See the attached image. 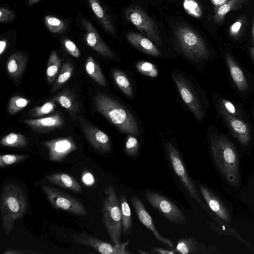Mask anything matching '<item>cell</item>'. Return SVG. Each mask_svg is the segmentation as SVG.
I'll use <instances>...</instances> for the list:
<instances>
[{
  "label": "cell",
  "instance_id": "obj_31",
  "mask_svg": "<svg viewBox=\"0 0 254 254\" xmlns=\"http://www.w3.org/2000/svg\"><path fill=\"white\" fill-rule=\"evenodd\" d=\"M115 81L121 90L127 96L132 97L133 92L129 80L122 71L115 69L113 71Z\"/></svg>",
  "mask_w": 254,
  "mask_h": 254
},
{
  "label": "cell",
  "instance_id": "obj_23",
  "mask_svg": "<svg viewBox=\"0 0 254 254\" xmlns=\"http://www.w3.org/2000/svg\"><path fill=\"white\" fill-rule=\"evenodd\" d=\"M203 247L194 237H187L178 240L175 251L183 254H199Z\"/></svg>",
  "mask_w": 254,
  "mask_h": 254
},
{
  "label": "cell",
  "instance_id": "obj_27",
  "mask_svg": "<svg viewBox=\"0 0 254 254\" xmlns=\"http://www.w3.org/2000/svg\"><path fill=\"white\" fill-rule=\"evenodd\" d=\"M62 66V60L55 51L49 57L46 69V76L49 83H53L57 78Z\"/></svg>",
  "mask_w": 254,
  "mask_h": 254
},
{
  "label": "cell",
  "instance_id": "obj_8",
  "mask_svg": "<svg viewBox=\"0 0 254 254\" xmlns=\"http://www.w3.org/2000/svg\"><path fill=\"white\" fill-rule=\"evenodd\" d=\"M170 161L174 172L182 182L190 196L201 204L202 199L197 189L189 176L181 156L177 148L171 142L166 144Z\"/></svg>",
  "mask_w": 254,
  "mask_h": 254
},
{
  "label": "cell",
  "instance_id": "obj_6",
  "mask_svg": "<svg viewBox=\"0 0 254 254\" xmlns=\"http://www.w3.org/2000/svg\"><path fill=\"white\" fill-rule=\"evenodd\" d=\"M41 188L48 200L54 207L78 216L88 215L83 204L76 198L50 186L43 185Z\"/></svg>",
  "mask_w": 254,
  "mask_h": 254
},
{
  "label": "cell",
  "instance_id": "obj_1",
  "mask_svg": "<svg viewBox=\"0 0 254 254\" xmlns=\"http://www.w3.org/2000/svg\"><path fill=\"white\" fill-rule=\"evenodd\" d=\"M209 146L213 160L222 176L231 185L238 186L239 155L233 142L222 135L213 134L210 136Z\"/></svg>",
  "mask_w": 254,
  "mask_h": 254
},
{
  "label": "cell",
  "instance_id": "obj_17",
  "mask_svg": "<svg viewBox=\"0 0 254 254\" xmlns=\"http://www.w3.org/2000/svg\"><path fill=\"white\" fill-rule=\"evenodd\" d=\"M199 191L211 210L223 220L231 222L228 209L222 201L205 186L198 184Z\"/></svg>",
  "mask_w": 254,
  "mask_h": 254
},
{
  "label": "cell",
  "instance_id": "obj_29",
  "mask_svg": "<svg viewBox=\"0 0 254 254\" xmlns=\"http://www.w3.org/2000/svg\"><path fill=\"white\" fill-rule=\"evenodd\" d=\"M0 144L4 146L20 148L26 146L28 142L24 135L11 132L3 136Z\"/></svg>",
  "mask_w": 254,
  "mask_h": 254
},
{
  "label": "cell",
  "instance_id": "obj_32",
  "mask_svg": "<svg viewBox=\"0 0 254 254\" xmlns=\"http://www.w3.org/2000/svg\"><path fill=\"white\" fill-rule=\"evenodd\" d=\"M245 0H229L225 4L217 7L214 18L217 22H222L226 14L230 11L237 8Z\"/></svg>",
  "mask_w": 254,
  "mask_h": 254
},
{
  "label": "cell",
  "instance_id": "obj_51",
  "mask_svg": "<svg viewBox=\"0 0 254 254\" xmlns=\"http://www.w3.org/2000/svg\"><path fill=\"white\" fill-rule=\"evenodd\" d=\"M250 54L254 61V47H251L250 49Z\"/></svg>",
  "mask_w": 254,
  "mask_h": 254
},
{
  "label": "cell",
  "instance_id": "obj_12",
  "mask_svg": "<svg viewBox=\"0 0 254 254\" xmlns=\"http://www.w3.org/2000/svg\"><path fill=\"white\" fill-rule=\"evenodd\" d=\"M48 150L50 159L58 162L63 160L69 154L77 149L71 137L57 138L43 142Z\"/></svg>",
  "mask_w": 254,
  "mask_h": 254
},
{
  "label": "cell",
  "instance_id": "obj_44",
  "mask_svg": "<svg viewBox=\"0 0 254 254\" xmlns=\"http://www.w3.org/2000/svg\"><path fill=\"white\" fill-rule=\"evenodd\" d=\"M4 254H39V252H34L31 250L8 249Z\"/></svg>",
  "mask_w": 254,
  "mask_h": 254
},
{
  "label": "cell",
  "instance_id": "obj_7",
  "mask_svg": "<svg viewBox=\"0 0 254 254\" xmlns=\"http://www.w3.org/2000/svg\"><path fill=\"white\" fill-rule=\"evenodd\" d=\"M145 196L148 203L171 222L180 225L186 223L183 212L167 197L152 191H146Z\"/></svg>",
  "mask_w": 254,
  "mask_h": 254
},
{
  "label": "cell",
  "instance_id": "obj_15",
  "mask_svg": "<svg viewBox=\"0 0 254 254\" xmlns=\"http://www.w3.org/2000/svg\"><path fill=\"white\" fill-rule=\"evenodd\" d=\"M130 201L140 222L152 232L156 240L160 243L173 249L174 247L173 243L170 239L162 236L158 232L151 216L141 200L137 196L132 195L130 197Z\"/></svg>",
  "mask_w": 254,
  "mask_h": 254
},
{
  "label": "cell",
  "instance_id": "obj_33",
  "mask_svg": "<svg viewBox=\"0 0 254 254\" xmlns=\"http://www.w3.org/2000/svg\"><path fill=\"white\" fill-rule=\"evenodd\" d=\"M30 101L19 96L11 97L8 105V112L10 115H14L26 107Z\"/></svg>",
  "mask_w": 254,
  "mask_h": 254
},
{
  "label": "cell",
  "instance_id": "obj_25",
  "mask_svg": "<svg viewBox=\"0 0 254 254\" xmlns=\"http://www.w3.org/2000/svg\"><path fill=\"white\" fill-rule=\"evenodd\" d=\"M119 199L122 213V232L124 235L127 236L130 234L132 228L130 209L124 194H121Z\"/></svg>",
  "mask_w": 254,
  "mask_h": 254
},
{
  "label": "cell",
  "instance_id": "obj_35",
  "mask_svg": "<svg viewBox=\"0 0 254 254\" xmlns=\"http://www.w3.org/2000/svg\"><path fill=\"white\" fill-rule=\"evenodd\" d=\"M30 157L26 154H3L0 156V168L19 163Z\"/></svg>",
  "mask_w": 254,
  "mask_h": 254
},
{
  "label": "cell",
  "instance_id": "obj_34",
  "mask_svg": "<svg viewBox=\"0 0 254 254\" xmlns=\"http://www.w3.org/2000/svg\"><path fill=\"white\" fill-rule=\"evenodd\" d=\"M56 107L55 102L51 100L45 103L41 106H37L29 112V116L32 117H39L53 112Z\"/></svg>",
  "mask_w": 254,
  "mask_h": 254
},
{
  "label": "cell",
  "instance_id": "obj_5",
  "mask_svg": "<svg viewBox=\"0 0 254 254\" xmlns=\"http://www.w3.org/2000/svg\"><path fill=\"white\" fill-rule=\"evenodd\" d=\"M175 35L182 52L188 58L194 61L207 59L209 51L202 39L192 29L180 26L176 29Z\"/></svg>",
  "mask_w": 254,
  "mask_h": 254
},
{
  "label": "cell",
  "instance_id": "obj_46",
  "mask_svg": "<svg viewBox=\"0 0 254 254\" xmlns=\"http://www.w3.org/2000/svg\"><path fill=\"white\" fill-rule=\"evenodd\" d=\"M151 250L158 254H174L176 253L175 250H167L163 248L158 247H152Z\"/></svg>",
  "mask_w": 254,
  "mask_h": 254
},
{
  "label": "cell",
  "instance_id": "obj_45",
  "mask_svg": "<svg viewBox=\"0 0 254 254\" xmlns=\"http://www.w3.org/2000/svg\"><path fill=\"white\" fill-rule=\"evenodd\" d=\"M82 181L87 185H91L94 183V179L91 174L85 172L82 176Z\"/></svg>",
  "mask_w": 254,
  "mask_h": 254
},
{
  "label": "cell",
  "instance_id": "obj_18",
  "mask_svg": "<svg viewBox=\"0 0 254 254\" xmlns=\"http://www.w3.org/2000/svg\"><path fill=\"white\" fill-rule=\"evenodd\" d=\"M23 122L33 129L39 132L53 130L64 124L63 119L58 113L44 118L27 119Z\"/></svg>",
  "mask_w": 254,
  "mask_h": 254
},
{
  "label": "cell",
  "instance_id": "obj_38",
  "mask_svg": "<svg viewBox=\"0 0 254 254\" xmlns=\"http://www.w3.org/2000/svg\"><path fill=\"white\" fill-rule=\"evenodd\" d=\"M139 149V143L137 138L133 135L128 134L125 143V151L131 156L136 155Z\"/></svg>",
  "mask_w": 254,
  "mask_h": 254
},
{
  "label": "cell",
  "instance_id": "obj_48",
  "mask_svg": "<svg viewBox=\"0 0 254 254\" xmlns=\"http://www.w3.org/2000/svg\"><path fill=\"white\" fill-rule=\"evenodd\" d=\"M6 47V41L1 40L0 41V55H1L5 51Z\"/></svg>",
  "mask_w": 254,
  "mask_h": 254
},
{
  "label": "cell",
  "instance_id": "obj_39",
  "mask_svg": "<svg viewBox=\"0 0 254 254\" xmlns=\"http://www.w3.org/2000/svg\"><path fill=\"white\" fill-rule=\"evenodd\" d=\"M184 6L187 12L192 16L200 17L202 15L200 7L194 0H184Z\"/></svg>",
  "mask_w": 254,
  "mask_h": 254
},
{
  "label": "cell",
  "instance_id": "obj_37",
  "mask_svg": "<svg viewBox=\"0 0 254 254\" xmlns=\"http://www.w3.org/2000/svg\"><path fill=\"white\" fill-rule=\"evenodd\" d=\"M44 21L48 29L52 33L61 32L64 28L63 22L53 16H46L44 18Z\"/></svg>",
  "mask_w": 254,
  "mask_h": 254
},
{
  "label": "cell",
  "instance_id": "obj_50",
  "mask_svg": "<svg viewBox=\"0 0 254 254\" xmlns=\"http://www.w3.org/2000/svg\"><path fill=\"white\" fill-rule=\"evenodd\" d=\"M40 0H28V2L29 5H32L38 2Z\"/></svg>",
  "mask_w": 254,
  "mask_h": 254
},
{
  "label": "cell",
  "instance_id": "obj_14",
  "mask_svg": "<svg viewBox=\"0 0 254 254\" xmlns=\"http://www.w3.org/2000/svg\"><path fill=\"white\" fill-rule=\"evenodd\" d=\"M219 109L234 136L241 144L247 145L251 140V130L249 125L227 112L220 104Z\"/></svg>",
  "mask_w": 254,
  "mask_h": 254
},
{
  "label": "cell",
  "instance_id": "obj_2",
  "mask_svg": "<svg viewBox=\"0 0 254 254\" xmlns=\"http://www.w3.org/2000/svg\"><path fill=\"white\" fill-rule=\"evenodd\" d=\"M28 202L25 192L19 185L10 183L3 187L0 199V214L3 231L9 236L15 221L26 212Z\"/></svg>",
  "mask_w": 254,
  "mask_h": 254
},
{
  "label": "cell",
  "instance_id": "obj_52",
  "mask_svg": "<svg viewBox=\"0 0 254 254\" xmlns=\"http://www.w3.org/2000/svg\"><path fill=\"white\" fill-rule=\"evenodd\" d=\"M138 253H140V254H148L149 253L148 252H146L145 251H144L143 250H141V249H138L136 251Z\"/></svg>",
  "mask_w": 254,
  "mask_h": 254
},
{
  "label": "cell",
  "instance_id": "obj_21",
  "mask_svg": "<svg viewBox=\"0 0 254 254\" xmlns=\"http://www.w3.org/2000/svg\"><path fill=\"white\" fill-rule=\"evenodd\" d=\"M46 179L53 184L77 193L82 191L80 185L71 175L64 173H54L46 176Z\"/></svg>",
  "mask_w": 254,
  "mask_h": 254
},
{
  "label": "cell",
  "instance_id": "obj_13",
  "mask_svg": "<svg viewBox=\"0 0 254 254\" xmlns=\"http://www.w3.org/2000/svg\"><path fill=\"white\" fill-rule=\"evenodd\" d=\"M80 122L84 133L92 146L101 153H107L111 148L109 136L101 130L86 123L83 119Z\"/></svg>",
  "mask_w": 254,
  "mask_h": 254
},
{
  "label": "cell",
  "instance_id": "obj_3",
  "mask_svg": "<svg viewBox=\"0 0 254 254\" xmlns=\"http://www.w3.org/2000/svg\"><path fill=\"white\" fill-rule=\"evenodd\" d=\"M97 110L114 125L121 133L138 135L139 128L131 114L106 94L98 93L94 98Z\"/></svg>",
  "mask_w": 254,
  "mask_h": 254
},
{
  "label": "cell",
  "instance_id": "obj_43",
  "mask_svg": "<svg viewBox=\"0 0 254 254\" xmlns=\"http://www.w3.org/2000/svg\"><path fill=\"white\" fill-rule=\"evenodd\" d=\"M243 24V19H240L232 24L229 28V34L234 37L238 36Z\"/></svg>",
  "mask_w": 254,
  "mask_h": 254
},
{
  "label": "cell",
  "instance_id": "obj_47",
  "mask_svg": "<svg viewBox=\"0 0 254 254\" xmlns=\"http://www.w3.org/2000/svg\"><path fill=\"white\" fill-rule=\"evenodd\" d=\"M229 0H211L213 4H214L216 8L225 4Z\"/></svg>",
  "mask_w": 254,
  "mask_h": 254
},
{
  "label": "cell",
  "instance_id": "obj_4",
  "mask_svg": "<svg viewBox=\"0 0 254 254\" xmlns=\"http://www.w3.org/2000/svg\"><path fill=\"white\" fill-rule=\"evenodd\" d=\"M105 198L102 209V220L114 244L120 243L122 232V213L117 194L109 185L104 190Z\"/></svg>",
  "mask_w": 254,
  "mask_h": 254
},
{
  "label": "cell",
  "instance_id": "obj_22",
  "mask_svg": "<svg viewBox=\"0 0 254 254\" xmlns=\"http://www.w3.org/2000/svg\"><path fill=\"white\" fill-rule=\"evenodd\" d=\"M27 62L25 56L21 52L11 55L6 64V69L9 75L12 78H18L24 71Z\"/></svg>",
  "mask_w": 254,
  "mask_h": 254
},
{
  "label": "cell",
  "instance_id": "obj_30",
  "mask_svg": "<svg viewBox=\"0 0 254 254\" xmlns=\"http://www.w3.org/2000/svg\"><path fill=\"white\" fill-rule=\"evenodd\" d=\"M73 70V66L71 63L67 62L64 64L51 89V93L58 90L68 81L72 75Z\"/></svg>",
  "mask_w": 254,
  "mask_h": 254
},
{
  "label": "cell",
  "instance_id": "obj_10",
  "mask_svg": "<svg viewBox=\"0 0 254 254\" xmlns=\"http://www.w3.org/2000/svg\"><path fill=\"white\" fill-rule=\"evenodd\" d=\"M71 238L75 242L92 247L103 254H131L127 249L130 243L129 239L124 243L112 245L86 233L74 234L72 236Z\"/></svg>",
  "mask_w": 254,
  "mask_h": 254
},
{
  "label": "cell",
  "instance_id": "obj_42",
  "mask_svg": "<svg viewBox=\"0 0 254 254\" xmlns=\"http://www.w3.org/2000/svg\"><path fill=\"white\" fill-rule=\"evenodd\" d=\"M222 107L230 114L237 116L239 115L236 109L233 104L230 101L226 99H221L220 103Z\"/></svg>",
  "mask_w": 254,
  "mask_h": 254
},
{
  "label": "cell",
  "instance_id": "obj_16",
  "mask_svg": "<svg viewBox=\"0 0 254 254\" xmlns=\"http://www.w3.org/2000/svg\"><path fill=\"white\" fill-rule=\"evenodd\" d=\"M82 22L86 31L85 38L87 44L102 56L114 59V53L100 38L92 23L84 19Z\"/></svg>",
  "mask_w": 254,
  "mask_h": 254
},
{
  "label": "cell",
  "instance_id": "obj_20",
  "mask_svg": "<svg viewBox=\"0 0 254 254\" xmlns=\"http://www.w3.org/2000/svg\"><path fill=\"white\" fill-rule=\"evenodd\" d=\"M225 59L231 76L237 88L242 93L247 91L249 85L242 69L229 54L225 55Z\"/></svg>",
  "mask_w": 254,
  "mask_h": 254
},
{
  "label": "cell",
  "instance_id": "obj_41",
  "mask_svg": "<svg viewBox=\"0 0 254 254\" xmlns=\"http://www.w3.org/2000/svg\"><path fill=\"white\" fill-rule=\"evenodd\" d=\"M15 15L12 11L6 7L0 8V22L5 23L14 19Z\"/></svg>",
  "mask_w": 254,
  "mask_h": 254
},
{
  "label": "cell",
  "instance_id": "obj_36",
  "mask_svg": "<svg viewBox=\"0 0 254 254\" xmlns=\"http://www.w3.org/2000/svg\"><path fill=\"white\" fill-rule=\"evenodd\" d=\"M137 70L141 73L151 77H155L158 74L155 65L148 62L140 61L135 65Z\"/></svg>",
  "mask_w": 254,
  "mask_h": 254
},
{
  "label": "cell",
  "instance_id": "obj_40",
  "mask_svg": "<svg viewBox=\"0 0 254 254\" xmlns=\"http://www.w3.org/2000/svg\"><path fill=\"white\" fill-rule=\"evenodd\" d=\"M64 43L66 50L70 55L75 58L80 57V51L74 43L69 39H65Z\"/></svg>",
  "mask_w": 254,
  "mask_h": 254
},
{
  "label": "cell",
  "instance_id": "obj_26",
  "mask_svg": "<svg viewBox=\"0 0 254 254\" xmlns=\"http://www.w3.org/2000/svg\"><path fill=\"white\" fill-rule=\"evenodd\" d=\"M85 70L87 73L97 83L103 87H107L105 78L99 65L92 56H89L85 62Z\"/></svg>",
  "mask_w": 254,
  "mask_h": 254
},
{
  "label": "cell",
  "instance_id": "obj_11",
  "mask_svg": "<svg viewBox=\"0 0 254 254\" xmlns=\"http://www.w3.org/2000/svg\"><path fill=\"white\" fill-rule=\"evenodd\" d=\"M172 76L183 101L200 122L203 118V112L194 90L182 74L177 72Z\"/></svg>",
  "mask_w": 254,
  "mask_h": 254
},
{
  "label": "cell",
  "instance_id": "obj_24",
  "mask_svg": "<svg viewBox=\"0 0 254 254\" xmlns=\"http://www.w3.org/2000/svg\"><path fill=\"white\" fill-rule=\"evenodd\" d=\"M50 99L59 103L68 111L71 116L76 117L78 105L71 93L68 91H62Z\"/></svg>",
  "mask_w": 254,
  "mask_h": 254
},
{
  "label": "cell",
  "instance_id": "obj_9",
  "mask_svg": "<svg viewBox=\"0 0 254 254\" xmlns=\"http://www.w3.org/2000/svg\"><path fill=\"white\" fill-rule=\"evenodd\" d=\"M126 16L142 34L157 45H161L158 29L145 12L138 7L133 6L126 11Z\"/></svg>",
  "mask_w": 254,
  "mask_h": 254
},
{
  "label": "cell",
  "instance_id": "obj_49",
  "mask_svg": "<svg viewBox=\"0 0 254 254\" xmlns=\"http://www.w3.org/2000/svg\"><path fill=\"white\" fill-rule=\"evenodd\" d=\"M252 43L254 45V15L253 17L252 24Z\"/></svg>",
  "mask_w": 254,
  "mask_h": 254
},
{
  "label": "cell",
  "instance_id": "obj_28",
  "mask_svg": "<svg viewBox=\"0 0 254 254\" xmlns=\"http://www.w3.org/2000/svg\"><path fill=\"white\" fill-rule=\"evenodd\" d=\"M90 6L96 16L100 20L106 31L114 35V28L108 16L97 0H88Z\"/></svg>",
  "mask_w": 254,
  "mask_h": 254
},
{
  "label": "cell",
  "instance_id": "obj_19",
  "mask_svg": "<svg viewBox=\"0 0 254 254\" xmlns=\"http://www.w3.org/2000/svg\"><path fill=\"white\" fill-rule=\"evenodd\" d=\"M127 38L133 46L143 53L153 56L161 55L159 50L148 38L134 32L127 33Z\"/></svg>",
  "mask_w": 254,
  "mask_h": 254
}]
</instances>
